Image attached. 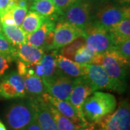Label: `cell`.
Here are the masks:
<instances>
[{"label":"cell","mask_w":130,"mask_h":130,"mask_svg":"<svg viewBox=\"0 0 130 130\" xmlns=\"http://www.w3.org/2000/svg\"><path fill=\"white\" fill-rule=\"evenodd\" d=\"M0 23L1 24H5L7 25H15L12 16V9L6 12L3 15L0 17Z\"/></svg>","instance_id":"obj_33"},{"label":"cell","mask_w":130,"mask_h":130,"mask_svg":"<svg viewBox=\"0 0 130 130\" xmlns=\"http://www.w3.org/2000/svg\"><path fill=\"white\" fill-rule=\"evenodd\" d=\"M23 79L26 93H30L32 97H40L46 93L41 78L36 76H25Z\"/></svg>","instance_id":"obj_22"},{"label":"cell","mask_w":130,"mask_h":130,"mask_svg":"<svg viewBox=\"0 0 130 130\" xmlns=\"http://www.w3.org/2000/svg\"><path fill=\"white\" fill-rule=\"evenodd\" d=\"M0 130H7L5 124H4L1 121H0Z\"/></svg>","instance_id":"obj_37"},{"label":"cell","mask_w":130,"mask_h":130,"mask_svg":"<svg viewBox=\"0 0 130 130\" xmlns=\"http://www.w3.org/2000/svg\"><path fill=\"white\" fill-rule=\"evenodd\" d=\"M116 99L108 93L95 91L89 96L83 106V114L85 121L94 124L103 116L114 111Z\"/></svg>","instance_id":"obj_1"},{"label":"cell","mask_w":130,"mask_h":130,"mask_svg":"<svg viewBox=\"0 0 130 130\" xmlns=\"http://www.w3.org/2000/svg\"><path fill=\"white\" fill-rule=\"evenodd\" d=\"M28 7H20L18 5H14L12 8V12L14 23L17 26H21V24L28 12Z\"/></svg>","instance_id":"obj_28"},{"label":"cell","mask_w":130,"mask_h":130,"mask_svg":"<svg viewBox=\"0 0 130 130\" xmlns=\"http://www.w3.org/2000/svg\"><path fill=\"white\" fill-rule=\"evenodd\" d=\"M100 66L113 80L126 86V79L129 61L125 59L116 51L111 49L101 54Z\"/></svg>","instance_id":"obj_4"},{"label":"cell","mask_w":130,"mask_h":130,"mask_svg":"<svg viewBox=\"0 0 130 130\" xmlns=\"http://www.w3.org/2000/svg\"><path fill=\"white\" fill-rule=\"evenodd\" d=\"M48 103L58 130H78L79 126L76 125L74 122H72L68 118L60 113L49 103Z\"/></svg>","instance_id":"obj_24"},{"label":"cell","mask_w":130,"mask_h":130,"mask_svg":"<svg viewBox=\"0 0 130 130\" xmlns=\"http://www.w3.org/2000/svg\"><path fill=\"white\" fill-rule=\"evenodd\" d=\"M55 51L51 54H44L41 60L43 69V78L42 79H49L55 77L60 73L57 67L55 60Z\"/></svg>","instance_id":"obj_23"},{"label":"cell","mask_w":130,"mask_h":130,"mask_svg":"<svg viewBox=\"0 0 130 130\" xmlns=\"http://www.w3.org/2000/svg\"><path fill=\"white\" fill-rule=\"evenodd\" d=\"M26 1H27V2H30V1H34V0H26Z\"/></svg>","instance_id":"obj_39"},{"label":"cell","mask_w":130,"mask_h":130,"mask_svg":"<svg viewBox=\"0 0 130 130\" xmlns=\"http://www.w3.org/2000/svg\"><path fill=\"white\" fill-rule=\"evenodd\" d=\"M26 90L23 79L18 72L7 74L0 82V97L5 99L22 98L25 97Z\"/></svg>","instance_id":"obj_9"},{"label":"cell","mask_w":130,"mask_h":130,"mask_svg":"<svg viewBox=\"0 0 130 130\" xmlns=\"http://www.w3.org/2000/svg\"><path fill=\"white\" fill-rule=\"evenodd\" d=\"M128 18H129V7L108 5L96 12L92 25L108 30L121 20Z\"/></svg>","instance_id":"obj_8"},{"label":"cell","mask_w":130,"mask_h":130,"mask_svg":"<svg viewBox=\"0 0 130 130\" xmlns=\"http://www.w3.org/2000/svg\"><path fill=\"white\" fill-rule=\"evenodd\" d=\"M17 57L26 64L38 63L41 60L44 51L40 48L31 46L27 43L16 47Z\"/></svg>","instance_id":"obj_16"},{"label":"cell","mask_w":130,"mask_h":130,"mask_svg":"<svg viewBox=\"0 0 130 130\" xmlns=\"http://www.w3.org/2000/svg\"><path fill=\"white\" fill-rule=\"evenodd\" d=\"M85 45L95 54H104L111 50L113 43L108 30L91 25L83 32Z\"/></svg>","instance_id":"obj_7"},{"label":"cell","mask_w":130,"mask_h":130,"mask_svg":"<svg viewBox=\"0 0 130 130\" xmlns=\"http://www.w3.org/2000/svg\"><path fill=\"white\" fill-rule=\"evenodd\" d=\"M0 56L6 58L10 62L18 59L16 47L12 46L4 35L0 36Z\"/></svg>","instance_id":"obj_26"},{"label":"cell","mask_w":130,"mask_h":130,"mask_svg":"<svg viewBox=\"0 0 130 130\" xmlns=\"http://www.w3.org/2000/svg\"><path fill=\"white\" fill-rule=\"evenodd\" d=\"M95 56V54L91 50H90L85 44L76 51L73 61L80 64H92V61Z\"/></svg>","instance_id":"obj_27"},{"label":"cell","mask_w":130,"mask_h":130,"mask_svg":"<svg viewBox=\"0 0 130 130\" xmlns=\"http://www.w3.org/2000/svg\"><path fill=\"white\" fill-rule=\"evenodd\" d=\"M113 46L127 39H130V20L126 18L108 30Z\"/></svg>","instance_id":"obj_19"},{"label":"cell","mask_w":130,"mask_h":130,"mask_svg":"<svg viewBox=\"0 0 130 130\" xmlns=\"http://www.w3.org/2000/svg\"><path fill=\"white\" fill-rule=\"evenodd\" d=\"M78 130H80V127H79V129H78Z\"/></svg>","instance_id":"obj_40"},{"label":"cell","mask_w":130,"mask_h":130,"mask_svg":"<svg viewBox=\"0 0 130 130\" xmlns=\"http://www.w3.org/2000/svg\"><path fill=\"white\" fill-rule=\"evenodd\" d=\"M62 20L85 30L93 23L91 6L88 2L77 0L71 5L61 15Z\"/></svg>","instance_id":"obj_6"},{"label":"cell","mask_w":130,"mask_h":130,"mask_svg":"<svg viewBox=\"0 0 130 130\" xmlns=\"http://www.w3.org/2000/svg\"><path fill=\"white\" fill-rule=\"evenodd\" d=\"M114 51H116L120 56L124 58L127 61L130 59V39H127L113 47Z\"/></svg>","instance_id":"obj_29"},{"label":"cell","mask_w":130,"mask_h":130,"mask_svg":"<svg viewBox=\"0 0 130 130\" xmlns=\"http://www.w3.org/2000/svg\"><path fill=\"white\" fill-rule=\"evenodd\" d=\"M1 25L4 36L12 46L17 47L26 43L27 34L24 32L20 27L17 26L16 25Z\"/></svg>","instance_id":"obj_18"},{"label":"cell","mask_w":130,"mask_h":130,"mask_svg":"<svg viewBox=\"0 0 130 130\" xmlns=\"http://www.w3.org/2000/svg\"><path fill=\"white\" fill-rule=\"evenodd\" d=\"M35 119L30 98L12 103L5 113V121L11 130H25Z\"/></svg>","instance_id":"obj_2"},{"label":"cell","mask_w":130,"mask_h":130,"mask_svg":"<svg viewBox=\"0 0 130 130\" xmlns=\"http://www.w3.org/2000/svg\"><path fill=\"white\" fill-rule=\"evenodd\" d=\"M9 63L10 61H9L6 58L0 56V77L3 76L7 70L9 69Z\"/></svg>","instance_id":"obj_34"},{"label":"cell","mask_w":130,"mask_h":130,"mask_svg":"<svg viewBox=\"0 0 130 130\" xmlns=\"http://www.w3.org/2000/svg\"><path fill=\"white\" fill-rule=\"evenodd\" d=\"M80 130H98L97 127L94 124L92 123H87L83 127H80Z\"/></svg>","instance_id":"obj_36"},{"label":"cell","mask_w":130,"mask_h":130,"mask_svg":"<svg viewBox=\"0 0 130 130\" xmlns=\"http://www.w3.org/2000/svg\"><path fill=\"white\" fill-rule=\"evenodd\" d=\"M30 10L35 11L46 18L54 21L60 15L52 0H36L30 7Z\"/></svg>","instance_id":"obj_20"},{"label":"cell","mask_w":130,"mask_h":130,"mask_svg":"<svg viewBox=\"0 0 130 130\" xmlns=\"http://www.w3.org/2000/svg\"><path fill=\"white\" fill-rule=\"evenodd\" d=\"M34 1H36V0H34Z\"/></svg>","instance_id":"obj_41"},{"label":"cell","mask_w":130,"mask_h":130,"mask_svg":"<svg viewBox=\"0 0 130 130\" xmlns=\"http://www.w3.org/2000/svg\"><path fill=\"white\" fill-rule=\"evenodd\" d=\"M54 4L56 7V9L58 10L59 13L61 15L62 12L67 8H68L70 5H72L77 0H52Z\"/></svg>","instance_id":"obj_30"},{"label":"cell","mask_w":130,"mask_h":130,"mask_svg":"<svg viewBox=\"0 0 130 130\" xmlns=\"http://www.w3.org/2000/svg\"><path fill=\"white\" fill-rule=\"evenodd\" d=\"M25 130H42L41 126L38 125V122L36 120V119H34L32 121V122L29 124V125L25 129Z\"/></svg>","instance_id":"obj_35"},{"label":"cell","mask_w":130,"mask_h":130,"mask_svg":"<svg viewBox=\"0 0 130 130\" xmlns=\"http://www.w3.org/2000/svg\"><path fill=\"white\" fill-rule=\"evenodd\" d=\"M54 56L56 67L61 74L72 79L83 76V65L61 55L56 51Z\"/></svg>","instance_id":"obj_15"},{"label":"cell","mask_w":130,"mask_h":130,"mask_svg":"<svg viewBox=\"0 0 130 130\" xmlns=\"http://www.w3.org/2000/svg\"><path fill=\"white\" fill-rule=\"evenodd\" d=\"M54 21L51 19L47 18L43 24L36 31L30 34H27L26 43L31 46L41 48L47 34L49 31L54 30Z\"/></svg>","instance_id":"obj_17"},{"label":"cell","mask_w":130,"mask_h":130,"mask_svg":"<svg viewBox=\"0 0 130 130\" xmlns=\"http://www.w3.org/2000/svg\"><path fill=\"white\" fill-rule=\"evenodd\" d=\"M91 87L86 82L83 77L74 79L73 88L70 93L69 102L73 106L79 116L85 123H88L85 121L83 114V106L86 99L93 93Z\"/></svg>","instance_id":"obj_12"},{"label":"cell","mask_w":130,"mask_h":130,"mask_svg":"<svg viewBox=\"0 0 130 130\" xmlns=\"http://www.w3.org/2000/svg\"><path fill=\"white\" fill-rule=\"evenodd\" d=\"M41 97L46 101L52 105L60 113L74 122L76 125L79 127H83L87 124L82 120L76 109L69 101L57 99L56 98L52 97L47 93L41 95Z\"/></svg>","instance_id":"obj_14"},{"label":"cell","mask_w":130,"mask_h":130,"mask_svg":"<svg viewBox=\"0 0 130 130\" xmlns=\"http://www.w3.org/2000/svg\"><path fill=\"white\" fill-rule=\"evenodd\" d=\"M94 124L98 130H129V102L126 100L121 102L113 113L103 116Z\"/></svg>","instance_id":"obj_5"},{"label":"cell","mask_w":130,"mask_h":130,"mask_svg":"<svg viewBox=\"0 0 130 130\" xmlns=\"http://www.w3.org/2000/svg\"><path fill=\"white\" fill-rule=\"evenodd\" d=\"M46 19L36 12L30 10L25 15L20 28L26 34L32 33L40 28Z\"/></svg>","instance_id":"obj_21"},{"label":"cell","mask_w":130,"mask_h":130,"mask_svg":"<svg viewBox=\"0 0 130 130\" xmlns=\"http://www.w3.org/2000/svg\"><path fill=\"white\" fill-rule=\"evenodd\" d=\"M35 112V119L42 130H58L48 103L40 97L30 98Z\"/></svg>","instance_id":"obj_13"},{"label":"cell","mask_w":130,"mask_h":130,"mask_svg":"<svg viewBox=\"0 0 130 130\" xmlns=\"http://www.w3.org/2000/svg\"><path fill=\"white\" fill-rule=\"evenodd\" d=\"M16 0H0V17L15 5Z\"/></svg>","instance_id":"obj_32"},{"label":"cell","mask_w":130,"mask_h":130,"mask_svg":"<svg viewBox=\"0 0 130 130\" xmlns=\"http://www.w3.org/2000/svg\"><path fill=\"white\" fill-rule=\"evenodd\" d=\"M83 65V77L86 80L94 92L98 90H108L123 93L125 90L126 86L113 80L101 66L93 64Z\"/></svg>","instance_id":"obj_3"},{"label":"cell","mask_w":130,"mask_h":130,"mask_svg":"<svg viewBox=\"0 0 130 130\" xmlns=\"http://www.w3.org/2000/svg\"><path fill=\"white\" fill-rule=\"evenodd\" d=\"M85 44V40L84 36H79L77 38H76L74 41L71 42L70 43L59 48V54L70 59L71 60H73L76 51Z\"/></svg>","instance_id":"obj_25"},{"label":"cell","mask_w":130,"mask_h":130,"mask_svg":"<svg viewBox=\"0 0 130 130\" xmlns=\"http://www.w3.org/2000/svg\"><path fill=\"white\" fill-rule=\"evenodd\" d=\"M3 35L2 33V25H1V23H0V36Z\"/></svg>","instance_id":"obj_38"},{"label":"cell","mask_w":130,"mask_h":130,"mask_svg":"<svg viewBox=\"0 0 130 130\" xmlns=\"http://www.w3.org/2000/svg\"><path fill=\"white\" fill-rule=\"evenodd\" d=\"M83 30L65 21H59L55 25L54 35V49L59 50L79 36H83Z\"/></svg>","instance_id":"obj_11"},{"label":"cell","mask_w":130,"mask_h":130,"mask_svg":"<svg viewBox=\"0 0 130 130\" xmlns=\"http://www.w3.org/2000/svg\"><path fill=\"white\" fill-rule=\"evenodd\" d=\"M54 29L49 31L47 34L45 41L43 42V44L41 47V49L43 51H50L54 49Z\"/></svg>","instance_id":"obj_31"},{"label":"cell","mask_w":130,"mask_h":130,"mask_svg":"<svg viewBox=\"0 0 130 130\" xmlns=\"http://www.w3.org/2000/svg\"><path fill=\"white\" fill-rule=\"evenodd\" d=\"M48 94L57 99L69 101L70 93L73 88L74 79L61 73L49 79H43Z\"/></svg>","instance_id":"obj_10"}]
</instances>
